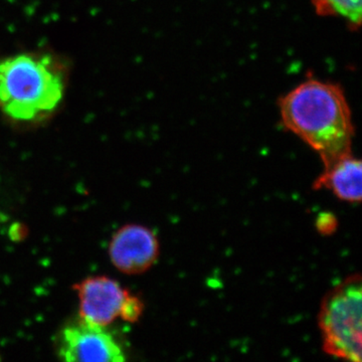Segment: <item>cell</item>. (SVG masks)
<instances>
[{
    "label": "cell",
    "mask_w": 362,
    "mask_h": 362,
    "mask_svg": "<svg viewBox=\"0 0 362 362\" xmlns=\"http://www.w3.org/2000/svg\"><path fill=\"white\" fill-rule=\"evenodd\" d=\"M283 125L315 150L324 168L351 153L354 126L339 85L308 80L279 101Z\"/></svg>",
    "instance_id": "1"
},
{
    "label": "cell",
    "mask_w": 362,
    "mask_h": 362,
    "mask_svg": "<svg viewBox=\"0 0 362 362\" xmlns=\"http://www.w3.org/2000/svg\"><path fill=\"white\" fill-rule=\"evenodd\" d=\"M66 69L47 52H23L0 59V111L11 121L49 118L65 95Z\"/></svg>",
    "instance_id": "2"
},
{
    "label": "cell",
    "mask_w": 362,
    "mask_h": 362,
    "mask_svg": "<svg viewBox=\"0 0 362 362\" xmlns=\"http://www.w3.org/2000/svg\"><path fill=\"white\" fill-rule=\"evenodd\" d=\"M362 280L349 276L330 290L321 303L318 325L323 350L337 358L361 361Z\"/></svg>",
    "instance_id": "3"
},
{
    "label": "cell",
    "mask_w": 362,
    "mask_h": 362,
    "mask_svg": "<svg viewBox=\"0 0 362 362\" xmlns=\"http://www.w3.org/2000/svg\"><path fill=\"white\" fill-rule=\"evenodd\" d=\"M58 356L69 362L125 361L122 347L106 327L81 318L62 330L58 339Z\"/></svg>",
    "instance_id": "4"
},
{
    "label": "cell",
    "mask_w": 362,
    "mask_h": 362,
    "mask_svg": "<svg viewBox=\"0 0 362 362\" xmlns=\"http://www.w3.org/2000/svg\"><path fill=\"white\" fill-rule=\"evenodd\" d=\"M113 265L125 274H140L156 263L159 254L156 235L139 225L123 226L114 235L110 244Z\"/></svg>",
    "instance_id": "5"
},
{
    "label": "cell",
    "mask_w": 362,
    "mask_h": 362,
    "mask_svg": "<svg viewBox=\"0 0 362 362\" xmlns=\"http://www.w3.org/2000/svg\"><path fill=\"white\" fill-rule=\"evenodd\" d=\"M81 319L107 327L122 314L129 293L118 282L107 277H94L78 287Z\"/></svg>",
    "instance_id": "6"
},
{
    "label": "cell",
    "mask_w": 362,
    "mask_h": 362,
    "mask_svg": "<svg viewBox=\"0 0 362 362\" xmlns=\"http://www.w3.org/2000/svg\"><path fill=\"white\" fill-rule=\"evenodd\" d=\"M315 189H328L343 202L358 204L362 195L361 161L352 153L326 166L314 182Z\"/></svg>",
    "instance_id": "7"
},
{
    "label": "cell",
    "mask_w": 362,
    "mask_h": 362,
    "mask_svg": "<svg viewBox=\"0 0 362 362\" xmlns=\"http://www.w3.org/2000/svg\"><path fill=\"white\" fill-rule=\"evenodd\" d=\"M312 4L318 16L341 18L354 30L361 25V0H312Z\"/></svg>",
    "instance_id": "8"
},
{
    "label": "cell",
    "mask_w": 362,
    "mask_h": 362,
    "mask_svg": "<svg viewBox=\"0 0 362 362\" xmlns=\"http://www.w3.org/2000/svg\"><path fill=\"white\" fill-rule=\"evenodd\" d=\"M337 221L330 214H322L317 221V228L322 233H332L337 228Z\"/></svg>",
    "instance_id": "9"
}]
</instances>
